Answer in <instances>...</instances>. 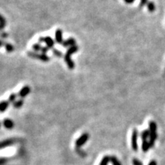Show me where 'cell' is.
<instances>
[{"mask_svg":"<svg viewBox=\"0 0 165 165\" xmlns=\"http://www.w3.org/2000/svg\"><path fill=\"white\" fill-rule=\"evenodd\" d=\"M89 138H90V135H89V134H88L87 132L82 134L80 137L79 138H77V140L76 141L75 144L76 146H77V148H80V147H82L83 144H86V141H87L88 139H89Z\"/></svg>","mask_w":165,"mask_h":165,"instance_id":"3957f363","label":"cell"},{"mask_svg":"<svg viewBox=\"0 0 165 165\" xmlns=\"http://www.w3.org/2000/svg\"><path fill=\"white\" fill-rule=\"evenodd\" d=\"M9 37V34L7 32H5L4 31L2 32H0V39H5Z\"/></svg>","mask_w":165,"mask_h":165,"instance_id":"484cf974","label":"cell"},{"mask_svg":"<svg viewBox=\"0 0 165 165\" xmlns=\"http://www.w3.org/2000/svg\"><path fill=\"white\" fill-rule=\"evenodd\" d=\"M52 52H53V55H55V57H57L60 58V57H63L64 56L61 51H59V50H57V49H56V48H53Z\"/></svg>","mask_w":165,"mask_h":165,"instance_id":"d6986e66","label":"cell"},{"mask_svg":"<svg viewBox=\"0 0 165 165\" xmlns=\"http://www.w3.org/2000/svg\"><path fill=\"white\" fill-rule=\"evenodd\" d=\"M141 148H142V151L146 152V151H148V149H149L151 147H150V144L149 141L147 140H143L142 141V146H141Z\"/></svg>","mask_w":165,"mask_h":165,"instance_id":"e0dca14e","label":"cell"},{"mask_svg":"<svg viewBox=\"0 0 165 165\" xmlns=\"http://www.w3.org/2000/svg\"><path fill=\"white\" fill-rule=\"evenodd\" d=\"M18 141L17 139L15 138H10V139H7V140H5L2 142H0V149H2V148H5L6 147L9 145H12V144H14L15 143L17 142Z\"/></svg>","mask_w":165,"mask_h":165,"instance_id":"ba28073f","label":"cell"},{"mask_svg":"<svg viewBox=\"0 0 165 165\" xmlns=\"http://www.w3.org/2000/svg\"><path fill=\"white\" fill-rule=\"evenodd\" d=\"M38 43H45L46 46L49 48L50 50H52L53 48H55V40L52 38L50 36H45V37H40L38 38Z\"/></svg>","mask_w":165,"mask_h":165,"instance_id":"7a4b0ae2","label":"cell"},{"mask_svg":"<svg viewBox=\"0 0 165 165\" xmlns=\"http://www.w3.org/2000/svg\"><path fill=\"white\" fill-rule=\"evenodd\" d=\"M5 51L8 53H12L15 51L14 46H13L12 44H10V43H5Z\"/></svg>","mask_w":165,"mask_h":165,"instance_id":"2e32d148","label":"cell"},{"mask_svg":"<svg viewBox=\"0 0 165 165\" xmlns=\"http://www.w3.org/2000/svg\"><path fill=\"white\" fill-rule=\"evenodd\" d=\"M148 3V0H141L140 4H139V5H140V8L144 7V5H146Z\"/></svg>","mask_w":165,"mask_h":165,"instance_id":"4316f807","label":"cell"},{"mask_svg":"<svg viewBox=\"0 0 165 165\" xmlns=\"http://www.w3.org/2000/svg\"><path fill=\"white\" fill-rule=\"evenodd\" d=\"M30 92H31L30 86H28V85H25V86H23L21 90H20V91L18 92V96L20 98H25V97H26L30 93Z\"/></svg>","mask_w":165,"mask_h":165,"instance_id":"5b68a950","label":"cell"},{"mask_svg":"<svg viewBox=\"0 0 165 165\" xmlns=\"http://www.w3.org/2000/svg\"><path fill=\"white\" fill-rule=\"evenodd\" d=\"M42 46L41 45L40 43H35L32 45V49L35 52H39V51H41V49H42Z\"/></svg>","mask_w":165,"mask_h":165,"instance_id":"ffe728a7","label":"cell"},{"mask_svg":"<svg viewBox=\"0 0 165 165\" xmlns=\"http://www.w3.org/2000/svg\"><path fill=\"white\" fill-rule=\"evenodd\" d=\"M5 160L4 159V158H1V159H0V164H2L5 163Z\"/></svg>","mask_w":165,"mask_h":165,"instance_id":"d6a6232c","label":"cell"},{"mask_svg":"<svg viewBox=\"0 0 165 165\" xmlns=\"http://www.w3.org/2000/svg\"><path fill=\"white\" fill-rule=\"evenodd\" d=\"M150 135H151V132L150 130H144L141 133V138H142V140H147L148 138L150 137Z\"/></svg>","mask_w":165,"mask_h":165,"instance_id":"ac0fdd59","label":"cell"},{"mask_svg":"<svg viewBox=\"0 0 165 165\" xmlns=\"http://www.w3.org/2000/svg\"><path fill=\"white\" fill-rule=\"evenodd\" d=\"M110 161L112 162L113 165H122L118 158L115 156H110Z\"/></svg>","mask_w":165,"mask_h":165,"instance_id":"cb8c5ba5","label":"cell"},{"mask_svg":"<svg viewBox=\"0 0 165 165\" xmlns=\"http://www.w3.org/2000/svg\"><path fill=\"white\" fill-rule=\"evenodd\" d=\"M18 95L17 94H15V93H12L10 96H9V102H12V103H14L16 101V98H17Z\"/></svg>","mask_w":165,"mask_h":165,"instance_id":"d4e9b609","label":"cell"},{"mask_svg":"<svg viewBox=\"0 0 165 165\" xmlns=\"http://www.w3.org/2000/svg\"><path fill=\"white\" fill-rule=\"evenodd\" d=\"M55 42L58 44H62L63 42V32H62L61 29H57L55 31Z\"/></svg>","mask_w":165,"mask_h":165,"instance_id":"8992f818","label":"cell"},{"mask_svg":"<svg viewBox=\"0 0 165 165\" xmlns=\"http://www.w3.org/2000/svg\"><path fill=\"white\" fill-rule=\"evenodd\" d=\"M9 103L10 102L6 100H3L2 102H0V113H4L6 111V109L9 108Z\"/></svg>","mask_w":165,"mask_h":165,"instance_id":"8fae6325","label":"cell"},{"mask_svg":"<svg viewBox=\"0 0 165 165\" xmlns=\"http://www.w3.org/2000/svg\"><path fill=\"white\" fill-rule=\"evenodd\" d=\"M110 161V156H104L99 165H108V163Z\"/></svg>","mask_w":165,"mask_h":165,"instance_id":"7402d4cb","label":"cell"},{"mask_svg":"<svg viewBox=\"0 0 165 165\" xmlns=\"http://www.w3.org/2000/svg\"><path fill=\"white\" fill-rule=\"evenodd\" d=\"M28 56L30 57L33 58V59H37V60H41L42 62H49L51 60V57H48L47 55H44V54H38L37 52H35V51H28Z\"/></svg>","mask_w":165,"mask_h":165,"instance_id":"6da1fadb","label":"cell"},{"mask_svg":"<svg viewBox=\"0 0 165 165\" xmlns=\"http://www.w3.org/2000/svg\"><path fill=\"white\" fill-rule=\"evenodd\" d=\"M78 51H79V47H78L77 45H74L73 46V47H70V48H69L68 49H67V52H66V55H69V56H71V55H73L74 54L77 52Z\"/></svg>","mask_w":165,"mask_h":165,"instance_id":"7c38bea8","label":"cell"},{"mask_svg":"<svg viewBox=\"0 0 165 165\" xmlns=\"http://www.w3.org/2000/svg\"><path fill=\"white\" fill-rule=\"evenodd\" d=\"M148 165H157V162L155 161H151Z\"/></svg>","mask_w":165,"mask_h":165,"instance_id":"1f68e13d","label":"cell"},{"mask_svg":"<svg viewBox=\"0 0 165 165\" xmlns=\"http://www.w3.org/2000/svg\"><path fill=\"white\" fill-rule=\"evenodd\" d=\"M6 24H7V21L5 17L0 14V32H2L4 30V28L6 26Z\"/></svg>","mask_w":165,"mask_h":165,"instance_id":"5bb4252c","label":"cell"},{"mask_svg":"<svg viewBox=\"0 0 165 165\" xmlns=\"http://www.w3.org/2000/svg\"><path fill=\"white\" fill-rule=\"evenodd\" d=\"M1 125H2V123H1V122H0V127H1Z\"/></svg>","mask_w":165,"mask_h":165,"instance_id":"836d02e7","label":"cell"},{"mask_svg":"<svg viewBox=\"0 0 165 165\" xmlns=\"http://www.w3.org/2000/svg\"><path fill=\"white\" fill-rule=\"evenodd\" d=\"M124 1H125V3H127V4H132L135 2V0H124Z\"/></svg>","mask_w":165,"mask_h":165,"instance_id":"4dcf8cb0","label":"cell"},{"mask_svg":"<svg viewBox=\"0 0 165 165\" xmlns=\"http://www.w3.org/2000/svg\"><path fill=\"white\" fill-rule=\"evenodd\" d=\"M147 8H148V11L153 13L154 11L155 10V5L153 2H148V3L147 4Z\"/></svg>","mask_w":165,"mask_h":165,"instance_id":"603a6c76","label":"cell"},{"mask_svg":"<svg viewBox=\"0 0 165 165\" xmlns=\"http://www.w3.org/2000/svg\"><path fill=\"white\" fill-rule=\"evenodd\" d=\"M63 58H64V61L67 63L68 68L70 69V70H74V69L75 68V63H74V60L71 59V56H69V55L65 54L64 56H63Z\"/></svg>","mask_w":165,"mask_h":165,"instance_id":"52a82bcc","label":"cell"},{"mask_svg":"<svg viewBox=\"0 0 165 165\" xmlns=\"http://www.w3.org/2000/svg\"><path fill=\"white\" fill-rule=\"evenodd\" d=\"M132 163H133V165H143L142 163L139 160H138L137 158H134L133 161H132Z\"/></svg>","mask_w":165,"mask_h":165,"instance_id":"83f0119b","label":"cell"},{"mask_svg":"<svg viewBox=\"0 0 165 165\" xmlns=\"http://www.w3.org/2000/svg\"><path fill=\"white\" fill-rule=\"evenodd\" d=\"M50 49L47 47V46H46V47H43L42 49H41V52H42V54H44V55H47V53H48Z\"/></svg>","mask_w":165,"mask_h":165,"instance_id":"f1b7e54d","label":"cell"},{"mask_svg":"<svg viewBox=\"0 0 165 165\" xmlns=\"http://www.w3.org/2000/svg\"><path fill=\"white\" fill-rule=\"evenodd\" d=\"M23 104H24V100L22 99H20L18 100H16L14 103H13V107L15 108V109H19V108H21Z\"/></svg>","mask_w":165,"mask_h":165,"instance_id":"9a60e30c","label":"cell"},{"mask_svg":"<svg viewBox=\"0 0 165 165\" xmlns=\"http://www.w3.org/2000/svg\"><path fill=\"white\" fill-rule=\"evenodd\" d=\"M2 124H3V126L7 129H13L15 126V123L13 120H11L10 119H5L2 122Z\"/></svg>","mask_w":165,"mask_h":165,"instance_id":"30bf717a","label":"cell"},{"mask_svg":"<svg viewBox=\"0 0 165 165\" xmlns=\"http://www.w3.org/2000/svg\"><path fill=\"white\" fill-rule=\"evenodd\" d=\"M76 43H77V41H76L75 39L73 38H70L67 39V40L63 41L62 45L64 48H70V47L76 45Z\"/></svg>","mask_w":165,"mask_h":165,"instance_id":"9c48e42d","label":"cell"},{"mask_svg":"<svg viewBox=\"0 0 165 165\" xmlns=\"http://www.w3.org/2000/svg\"><path fill=\"white\" fill-rule=\"evenodd\" d=\"M149 128L151 132H157V125L154 121H151L149 122Z\"/></svg>","mask_w":165,"mask_h":165,"instance_id":"44dd1931","label":"cell"},{"mask_svg":"<svg viewBox=\"0 0 165 165\" xmlns=\"http://www.w3.org/2000/svg\"><path fill=\"white\" fill-rule=\"evenodd\" d=\"M138 130L136 128H134L132 135V148L135 151L138 150Z\"/></svg>","mask_w":165,"mask_h":165,"instance_id":"277c9868","label":"cell"},{"mask_svg":"<svg viewBox=\"0 0 165 165\" xmlns=\"http://www.w3.org/2000/svg\"><path fill=\"white\" fill-rule=\"evenodd\" d=\"M157 137H158V135H157V132H151V135H150V140H149V144L150 147L152 148L154 144H155V141L156 140Z\"/></svg>","mask_w":165,"mask_h":165,"instance_id":"4fadbf2b","label":"cell"},{"mask_svg":"<svg viewBox=\"0 0 165 165\" xmlns=\"http://www.w3.org/2000/svg\"><path fill=\"white\" fill-rule=\"evenodd\" d=\"M5 43L3 40H2V39H0V48H2V47H5Z\"/></svg>","mask_w":165,"mask_h":165,"instance_id":"f546056e","label":"cell"}]
</instances>
